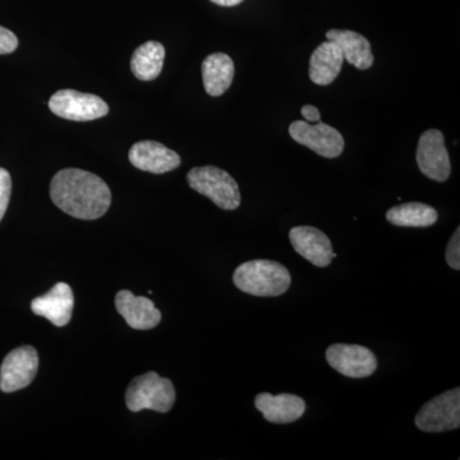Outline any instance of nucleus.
Masks as SVG:
<instances>
[{"instance_id":"f257e3e1","label":"nucleus","mask_w":460,"mask_h":460,"mask_svg":"<svg viewBox=\"0 0 460 460\" xmlns=\"http://www.w3.org/2000/svg\"><path fill=\"white\" fill-rule=\"evenodd\" d=\"M50 198L60 210L83 220L99 219L111 204V190L102 178L75 168L63 169L54 175Z\"/></svg>"},{"instance_id":"f03ea898","label":"nucleus","mask_w":460,"mask_h":460,"mask_svg":"<svg viewBox=\"0 0 460 460\" xmlns=\"http://www.w3.org/2000/svg\"><path fill=\"white\" fill-rule=\"evenodd\" d=\"M233 283L241 292L256 296H278L289 289L292 278L286 266L271 260L242 263L233 274Z\"/></svg>"},{"instance_id":"7ed1b4c3","label":"nucleus","mask_w":460,"mask_h":460,"mask_svg":"<svg viewBox=\"0 0 460 460\" xmlns=\"http://www.w3.org/2000/svg\"><path fill=\"white\" fill-rule=\"evenodd\" d=\"M190 187L210 199L217 208L233 211L241 205V192L234 178L217 166H199L187 174Z\"/></svg>"},{"instance_id":"20e7f679","label":"nucleus","mask_w":460,"mask_h":460,"mask_svg":"<svg viewBox=\"0 0 460 460\" xmlns=\"http://www.w3.org/2000/svg\"><path fill=\"white\" fill-rule=\"evenodd\" d=\"M175 402L174 385L169 378L156 372H147L136 377L126 392V404L131 411L151 410L166 413Z\"/></svg>"},{"instance_id":"39448f33","label":"nucleus","mask_w":460,"mask_h":460,"mask_svg":"<svg viewBox=\"0 0 460 460\" xmlns=\"http://www.w3.org/2000/svg\"><path fill=\"white\" fill-rule=\"evenodd\" d=\"M417 428L423 432H445L459 429L460 389L449 390L426 402L416 419Z\"/></svg>"},{"instance_id":"423d86ee","label":"nucleus","mask_w":460,"mask_h":460,"mask_svg":"<svg viewBox=\"0 0 460 460\" xmlns=\"http://www.w3.org/2000/svg\"><path fill=\"white\" fill-rule=\"evenodd\" d=\"M49 108L58 117L75 122H89L109 113L107 102L93 93L60 90L49 100Z\"/></svg>"},{"instance_id":"0eeeda50","label":"nucleus","mask_w":460,"mask_h":460,"mask_svg":"<svg viewBox=\"0 0 460 460\" xmlns=\"http://www.w3.org/2000/svg\"><path fill=\"white\" fill-rule=\"evenodd\" d=\"M289 135L302 146L311 148L320 156L335 159L344 151V138L334 127L323 122L308 123L296 120L289 126Z\"/></svg>"},{"instance_id":"6e6552de","label":"nucleus","mask_w":460,"mask_h":460,"mask_svg":"<svg viewBox=\"0 0 460 460\" xmlns=\"http://www.w3.org/2000/svg\"><path fill=\"white\" fill-rule=\"evenodd\" d=\"M39 370L38 350L31 345L16 348L7 354L0 367V390L14 393L32 383Z\"/></svg>"},{"instance_id":"1a4fd4ad","label":"nucleus","mask_w":460,"mask_h":460,"mask_svg":"<svg viewBox=\"0 0 460 460\" xmlns=\"http://www.w3.org/2000/svg\"><path fill=\"white\" fill-rule=\"evenodd\" d=\"M417 164L422 174L429 180L445 181L449 180L452 172L449 153L445 146L443 132L438 129H429L420 137L417 147Z\"/></svg>"},{"instance_id":"9d476101","label":"nucleus","mask_w":460,"mask_h":460,"mask_svg":"<svg viewBox=\"0 0 460 460\" xmlns=\"http://www.w3.org/2000/svg\"><path fill=\"white\" fill-rule=\"evenodd\" d=\"M326 361L343 376L365 378L377 368V359L368 348L357 344H334L326 350Z\"/></svg>"},{"instance_id":"9b49d317","label":"nucleus","mask_w":460,"mask_h":460,"mask_svg":"<svg viewBox=\"0 0 460 460\" xmlns=\"http://www.w3.org/2000/svg\"><path fill=\"white\" fill-rule=\"evenodd\" d=\"M289 239L296 252L317 268H326L337 257L328 235L314 226H296L290 230Z\"/></svg>"},{"instance_id":"f8f14e48","label":"nucleus","mask_w":460,"mask_h":460,"mask_svg":"<svg viewBox=\"0 0 460 460\" xmlns=\"http://www.w3.org/2000/svg\"><path fill=\"white\" fill-rule=\"evenodd\" d=\"M74 308V290L66 283L56 284L47 295L38 296L31 302L32 313L49 320L58 328L68 325Z\"/></svg>"},{"instance_id":"ddd939ff","label":"nucleus","mask_w":460,"mask_h":460,"mask_svg":"<svg viewBox=\"0 0 460 460\" xmlns=\"http://www.w3.org/2000/svg\"><path fill=\"white\" fill-rule=\"evenodd\" d=\"M129 162L140 171L164 174L181 165V156L155 141H141L133 145L128 154Z\"/></svg>"},{"instance_id":"4468645a","label":"nucleus","mask_w":460,"mask_h":460,"mask_svg":"<svg viewBox=\"0 0 460 460\" xmlns=\"http://www.w3.org/2000/svg\"><path fill=\"white\" fill-rule=\"evenodd\" d=\"M115 307L126 323L136 330L156 328L162 321V313L146 296H136L129 290H120L115 296Z\"/></svg>"},{"instance_id":"2eb2a0df","label":"nucleus","mask_w":460,"mask_h":460,"mask_svg":"<svg viewBox=\"0 0 460 460\" xmlns=\"http://www.w3.org/2000/svg\"><path fill=\"white\" fill-rule=\"evenodd\" d=\"M255 405L261 411L263 419L278 425L296 422L304 416L305 411L304 399L293 394L271 395L261 393L256 396Z\"/></svg>"},{"instance_id":"dca6fc26","label":"nucleus","mask_w":460,"mask_h":460,"mask_svg":"<svg viewBox=\"0 0 460 460\" xmlns=\"http://www.w3.org/2000/svg\"><path fill=\"white\" fill-rule=\"evenodd\" d=\"M344 56L334 41H325L314 49L310 59V78L314 84L328 86L343 68Z\"/></svg>"},{"instance_id":"f3484780","label":"nucleus","mask_w":460,"mask_h":460,"mask_svg":"<svg viewBox=\"0 0 460 460\" xmlns=\"http://www.w3.org/2000/svg\"><path fill=\"white\" fill-rule=\"evenodd\" d=\"M326 39L334 41L343 51L344 60L356 68H371L374 65V54L371 44L361 33L349 31V30H329Z\"/></svg>"},{"instance_id":"a211bd4d","label":"nucleus","mask_w":460,"mask_h":460,"mask_svg":"<svg viewBox=\"0 0 460 460\" xmlns=\"http://www.w3.org/2000/svg\"><path fill=\"white\" fill-rule=\"evenodd\" d=\"M234 78V63L224 53L208 56L202 63V80L206 93L210 96H222Z\"/></svg>"},{"instance_id":"6ab92c4d","label":"nucleus","mask_w":460,"mask_h":460,"mask_svg":"<svg viewBox=\"0 0 460 460\" xmlns=\"http://www.w3.org/2000/svg\"><path fill=\"white\" fill-rule=\"evenodd\" d=\"M165 48L157 41H147L135 50L131 60L133 75L141 81H153L162 74Z\"/></svg>"},{"instance_id":"aec40b11","label":"nucleus","mask_w":460,"mask_h":460,"mask_svg":"<svg viewBox=\"0 0 460 460\" xmlns=\"http://www.w3.org/2000/svg\"><path fill=\"white\" fill-rule=\"evenodd\" d=\"M387 222L407 228H428L438 222V211L432 206L420 202H408L387 210Z\"/></svg>"},{"instance_id":"412c9836","label":"nucleus","mask_w":460,"mask_h":460,"mask_svg":"<svg viewBox=\"0 0 460 460\" xmlns=\"http://www.w3.org/2000/svg\"><path fill=\"white\" fill-rule=\"evenodd\" d=\"M12 195L11 174L5 169L0 168V222L7 211L9 199Z\"/></svg>"},{"instance_id":"4be33fe9","label":"nucleus","mask_w":460,"mask_h":460,"mask_svg":"<svg viewBox=\"0 0 460 460\" xmlns=\"http://www.w3.org/2000/svg\"><path fill=\"white\" fill-rule=\"evenodd\" d=\"M447 262L454 270L460 269V229L454 233L447 247Z\"/></svg>"},{"instance_id":"5701e85b","label":"nucleus","mask_w":460,"mask_h":460,"mask_svg":"<svg viewBox=\"0 0 460 460\" xmlns=\"http://www.w3.org/2000/svg\"><path fill=\"white\" fill-rule=\"evenodd\" d=\"M18 39L13 32L0 26V54H11L17 49Z\"/></svg>"},{"instance_id":"b1692460","label":"nucleus","mask_w":460,"mask_h":460,"mask_svg":"<svg viewBox=\"0 0 460 460\" xmlns=\"http://www.w3.org/2000/svg\"><path fill=\"white\" fill-rule=\"evenodd\" d=\"M301 113L304 115L305 122L308 123H317L320 122L321 114L319 109L314 107V105H305L302 107Z\"/></svg>"},{"instance_id":"393cba45","label":"nucleus","mask_w":460,"mask_h":460,"mask_svg":"<svg viewBox=\"0 0 460 460\" xmlns=\"http://www.w3.org/2000/svg\"><path fill=\"white\" fill-rule=\"evenodd\" d=\"M215 4L222 5V7H234L241 4L243 0H211Z\"/></svg>"}]
</instances>
